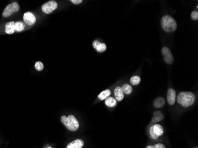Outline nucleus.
<instances>
[{
    "mask_svg": "<svg viewBox=\"0 0 198 148\" xmlns=\"http://www.w3.org/2000/svg\"><path fill=\"white\" fill-rule=\"evenodd\" d=\"M195 95L192 92L182 91L179 94L177 97V102L185 108L192 106L195 103Z\"/></svg>",
    "mask_w": 198,
    "mask_h": 148,
    "instance_id": "f257e3e1",
    "label": "nucleus"
},
{
    "mask_svg": "<svg viewBox=\"0 0 198 148\" xmlns=\"http://www.w3.org/2000/svg\"><path fill=\"white\" fill-rule=\"evenodd\" d=\"M117 104V101L115 98L112 97H109L105 99V104L109 107H114Z\"/></svg>",
    "mask_w": 198,
    "mask_h": 148,
    "instance_id": "dca6fc26",
    "label": "nucleus"
},
{
    "mask_svg": "<svg viewBox=\"0 0 198 148\" xmlns=\"http://www.w3.org/2000/svg\"><path fill=\"white\" fill-rule=\"evenodd\" d=\"M93 46L99 53L104 52L107 49V46L105 43H101L97 40H95L94 41H93Z\"/></svg>",
    "mask_w": 198,
    "mask_h": 148,
    "instance_id": "1a4fd4ad",
    "label": "nucleus"
},
{
    "mask_svg": "<svg viewBox=\"0 0 198 148\" xmlns=\"http://www.w3.org/2000/svg\"><path fill=\"white\" fill-rule=\"evenodd\" d=\"M34 67L38 71H42L44 68V65L42 62L37 61L35 63Z\"/></svg>",
    "mask_w": 198,
    "mask_h": 148,
    "instance_id": "412c9836",
    "label": "nucleus"
},
{
    "mask_svg": "<svg viewBox=\"0 0 198 148\" xmlns=\"http://www.w3.org/2000/svg\"><path fill=\"white\" fill-rule=\"evenodd\" d=\"M114 94L116 101H121L124 98V92L121 87H117L114 90Z\"/></svg>",
    "mask_w": 198,
    "mask_h": 148,
    "instance_id": "f8f14e48",
    "label": "nucleus"
},
{
    "mask_svg": "<svg viewBox=\"0 0 198 148\" xmlns=\"http://www.w3.org/2000/svg\"><path fill=\"white\" fill-rule=\"evenodd\" d=\"M111 90H106L105 91H103L102 92H101L100 93V94H99L98 98L100 100H104L106 99L107 97H109V95H111Z\"/></svg>",
    "mask_w": 198,
    "mask_h": 148,
    "instance_id": "f3484780",
    "label": "nucleus"
},
{
    "mask_svg": "<svg viewBox=\"0 0 198 148\" xmlns=\"http://www.w3.org/2000/svg\"><path fill=\"white\" fill-rule=\"evenodd\" d=\"M25 28V24L21 21H17L15 22V30L16 32H20L24 30Z\"/></svg>",
    "mask_w": 198,
    "mask_h": 148,
    "instance_id": "a211bd4d",
    "label": "nucleus"
},
{
    "mask_svg": "<svg viewBox=\"0 0 198 148\" xmlns=\"http://www.w3.org/2000/svg\"><path fill=\"white\" fill-rule=\"evenodd\" d=\"M141 83V78L139 76L135 75L132 77L130 79V83L132 85H138Z\"/></svg>",
    "mask_w": 198,
    "mask_h": 148,
    "instance_id": "aec40b11",
    "label": "nucleus"
},
{
    "mask_svg": "<svg viewBox=\"0 0 198 148\" xmlns=\"http://www.w3.org/2000/svg\"><path fill=\"white\" fill-rule=\"evenodd\" d=\"M122 90H123V92L124 94H127V95H129V94H131L132 92V90H133L132 87L130 85H129L128 84H124L122 86Z\"/></svg>",
    "mask_w": 198,
    "mask_h": 148,
    "instance_id": "6ab92c4d",
    "label": "nucleus"
},
{
    "mask_svg": "<svg viewBox=\"0 0 198 148\" xmlns=\"http://www.w3.org/2000/svg\"><path fill=\"white\" fill-rule=\"evenodd\" d=\"M146 148H166V146L164 144L157 143L155 145H148Z\"/></svg>",
    "mask_w": 198,
    "mask_h": 148,
    "instance_id": "4be33fe9",
    "label": "nucleus"
},
{
    "mask_svg": "<svg viewBox=\"0 0 198 148\" xmlns=\"http://www.w3.org/2000/svg\"><path fill=\"white\" fill-rule=\"evenodd\" d=\"M154 117L152 118V122L154 123H157L158 122H160L161 120H162L164 116L162 113V112H160V111H156L154 113H153Z\"/></svg>",
    "mask_w": 198,
    "mask_h": 148,
    "instance_id": "4468645a",
    "label": "nucleus"
},
{
    "mask_svg": "<svg viewBox=\"0 0 198 148\" xmlns=\"http://www.w3.org/2000/svg\"><path fill=\"white\" fill-rule=\"evenodd\" d=\"M71 2L72 3L74 4L77 5V4H79L82 3L83 1H82V0H71Z\"/></svg>",
    "mask_w": 198,
    "mask_h": 148,
    "instance_id": "393cba45",
    "label": "nucleus"
},
{
    "mask_svg": "<svg viewBox=\"0 0 198 148\" xmlns=\"http://www.w3.org/2000/svg\"><path fill=\"white\" fill-rule=\"evenodd\" d=\"M84 146V142L81 139H76L70 143L67 148H82Z\"/></svg>",
    "mask_w": 198,
    "mask_h": 148,
    "instance_id": "9d476101",
    "label": "nucleus"
},
{
    "mask_svg": "<svg viewBox=\"0 0 198 148\" xmlns=\"http://www.w3.org/2000/svg\"><path fill=\"white\" fill-rule=\"evenodd\" d=\"M161 27L166 32H173L177 30V24L176 21L169 15H165L161 20Z\"/></svg>",
    "mask_w": 198,
    "mask_h": 148,
    "instance_id": "f03ea898",
    "label": "nucleus"
},
{
    "mask_svg": "<svg viewBox=\"0 0 198 148\" xmlns=\"http://www.w3.org/2000/svg\"><path fill=\"white\" fill-rule=\"evenodd\" d=\"M166 104V100L163 97H158L154 101V106L156 108H160L163 107Z\"/></svg>",
    "mask_w": 198,
    "mask_h": 148,
    "instance_id": "ddd939ff",
    "label": "nucleus"
},
{
    "mask_svg": "<svg viewBox=\"0 0 198 148\" xmlns=\"http://www.w3.org/2000/svg\"><path fill=\"white\" fill-rule=\"evenodd\" d=\"M23 20L27 25L32 26L36 22V17L32 13L27 11L23 15Z\"/></svg>",
    "mask_w": 198,
    "mask_h": 148,
    "instance_id": "0eeeda50",
    "label": "nucleus"
},
{
    "mask_svg": "<svg viewBox=\"0 0 198 148\" xmlns=\"http://www.w3.org/2000/svg\"><path fill=\"white\" fill-rule=\"evenodd\" d=\"M161 53H162L164 62L168 65H172L174 62V57L170 49L168 47L164 46L161 49Z\"/></svg>",
    "mask_w": 198,
    "mask_h": 148,
    "instance_id": "423d86ee",
    "label": "nucleus"
},
{
    "mask_svg": "<svg viewBox=\"0 0 198 148\" xmlns=\"http://www.w3.org/2000/svg\"><path fill=\"white\" fill-rule=\"evenodd\" d=\"M61 122L69 130L72 131H77L79 128V123L74 116L72 114L68 117L62 116L61 118Z\"/></svg>",
    "mask_w": 198,
    "mask_h": 148,
    "instance_id": "7ed1b4c3",
    "label": "nucleus"
},
{
    "mask_svg": "<svg viewBox=\"0 0 198 148\" xmlns=\"http://www.w3.org/2000/svg\"><path fill=\"white\" fill-rule=\"evenodd\" d=\"M5 32L7 34H13L16 32L15 30V22L14 21H10L6 23Z\"/></svg>",
    "mask_w": 198,
    "mask_h": 148,
    "instance_id": "9b49d317",
    "label": "nucleus"
},
{
    "mask_svg": "<svg viewBox=\"0 0 198 148\" xmlns=\"http://www.w3.org/2000/svg\"><path fill=\"white\" fill-rule=\"evenodd\" d=\"M58 8V3L54 0H51L42 5V11L46 14L52 13Z\"/></svg>",
    "mask_w": 198,
    "mask_h": 148,
    "instance_id": "39448f33",
    "label": "nucleus"
},
{
    "mask_svg": "<svg viewBox=\"0 0 198 148\" xmlns=\"http://www.w3.org/2000/svg\"><path fill=\"white\" fill-rule=\"evenodd\" d=\"M152 129H153L154 132L155 134L157 135L158 136L163 135L164 129H163V128L161 126V125L157 124L154 125L152 126Z\"/></svg>",
    "mask_w": 198,
    "mask_h": 148,
    "instance_id": "2eb2a0df",
    "label": "nucleus"
},
{
    "mask_svg": "<svg viewBox=\"0 0 198 148\" xmlns=\"http://www.w3.org/2000/svg\"><path fill=\"white\" fill-rule=\"evenodd\" d=\"M195 148H198V147H197V146H196V147H195Z\"/></svg>",
    "mask_w": 198,
    "mask_h": 148,
    "instance_id": "bb28decb",
    "label": "nucleus"
},
{
    "mask_svg": "<svg viewBox=\"0 0 198 148\" xmlns=\"http://www.w3.org/2000/svg\"><path fill=\"white\" fill-rule=\"evenodd\" d=\"M191 18L193 20H198V12L197 11H193L191 13Z\"/></svg>",
    "mask_w": 198,
    "mask_h": 148,
    "instance_id": "5701e85b",
    "label": "nucleus"
},
{
    "mask_svg": "<svg viewBox=\"0 0 198 148\" xmlns=\"http://www.w3.org/2000/svg\"><path fill=\"white\" fill-rule=\"evenodd\" d=\"M175 96H176V92L174 89H168L167 91V102L170 106L174 104L175 102Z\"/></svg>",
    "mask_w": 198,
    "mask_h": 148,
    "instance_id": "6e6552de",
    "label": "nucleus"
},
{
    "mask_svg": "<svg viewBox=\"0 0 198 148\" xmlns=\"http://www.w3.org/2000/svg\"><path fill=\"white\" fill-rule=\"evenodd\" d=\"M48 148H52V147H48Z\"/></svg>",
    "mask_w": 198,
    "mask_h": 148,
    "instance_id": "a878e982",
    "label": "nucleus"
},
{
    "mask_svg": "<svg viewBox=\"0 0 198 148\" xmlns=\"http://www.w3.org/2000/svg\"><path fill=\"white\" fill-rule=\"evenodd\" d=\"M20 7L17 2H13L11 4L7 5L3 13V16L5 18L9 17L12 15L18 12L20 10Z\"/></svg>",
    "mask_w": 198,
    "mask_h": 148,
    "instance_id": "20e7f679",
    "label": "nucleus"
},
{
    "mask_svg": "<svg viewBox=\"0 0 198 148\" xmlns=\"http://www.w3.org/2000/svg\"><path fill=\"white\" fill-rule=\"evenodd\" d=\"M150 135H151V137H152V139H157L158 137H159V136H158L157 135H156V134H155V133L154 132L153 129H152V126L151 127V128H150Z\"/></svg>",
    "mask_w": 198,
    "mask_h": 148,
    "instance_id": "b1692460",
    "label": "nucleus"
}]
</instances>
